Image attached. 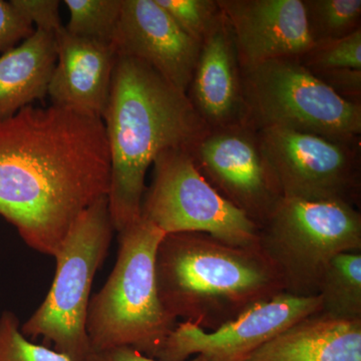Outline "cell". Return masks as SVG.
Segmentation results:
<instances>
[{
    "mask_svg": "<svg viewBox=\"0 0 361 361\" xmlns=\"http://www.w3.org/2000/svg\"><path fill=\"white\" fill-rule=\"evenodd\" d=\"M103 120L27 106L0 121V216L23 242L54 257L85 209L111 186Z\"/></svg>",
    "mask_w": 361,
    "mask_h": 361,
    "instance_id": "1",
    "label": "cell"
},
{
    "mask_svg": "<svg viewBox=\"0 0 361 361\" xmlns=\"http://www.w3.org/2000/svg\"><path fill=\"white\" fill-rule=\"evenodd\" d=\"M111 158L109 207L115 231L141 218L148 169L173 149L190 151L208 132L187 94L148 63L116 56L103 116Z\"/></svg>",
    "mask_w": 361,
    "mask_h": 361,
    "instance_id": "2",
    "label": "cell"
},
{
    "mask_svg": "<svg viewBox=\"0 0 361 361\" xmlns=\"http://www.w3.org/2000/svg\"><path fill=\"white\" fill-rule=\"evenodd\" d=\"M156 280L166 312L205 331L284 291L277 270L258 247L231 245L196 232L164 236Z\"/></svg>",
    "mask_w": 361,
    "mask_h": 361,
    "instance_id": "3",
    "label": "cell"
},
{
    "mask_svg": "<svg viewBox=\"0 0 361 361\" xmlns=\"http://www.w3.org/2000/svg\"><path fill=\"white\" fill-rule=\"evenodd\" d=\"M165 235L142 217L118 233L115 267L87 310L92 351L127 346L154 358L175 329L157 288L156 254Z\"/></svg>",
    "mask_w": 361,
    "mask_h": 361,
    "instance_id": "4",
    "label": "cell"
},
{
    "mask_svg": "<svg viewBox=\"0 0 361 361\" xmlns=\"http://www.w3.org/2000/svg\"><path fill=\"white\" fill-rule=\"evenodd\" d=\"M114 228L108 196L102 197L78 216L56 252L51 289L25 324V337H42L54 350L73 361H85L90 348L87 310L94 275L108 256Z\"/></svg>",
    "mask_w": 361,
    "mask_h": 361,
    "instance_id": "5",
    "label": "cell"
},
{
    "mask_svg": "<svg viewBox=\"0 0 361 361\" xmlns=\"http://www.w3.org/2000/svg\"><path fill=\"white\" fill-rule=\"evenodd\" d=\"M258 248L277 270L284 292L318 296L330 261L361 252V214L348 204L282 198L259 227Z\"/></svg>",
    "mask_w": 361,
    "mask_h": 361,
    "instance_id": "6",
    "label": "cell"
},
{
    "mask_svg": "<svg viewBox=\"0 0 361 361\" xmlns=\"http://www.w3.org/2000/svg\"><path fill=\"white\" fill-rule=\"evenodd\" d=\"M241 71L247 125L254 129L360 137L361 104L338 96L299 59H271Z\"/></svg>",
    "mask_w": 361,
    "mask_h": 361,
    "instance_id": "7",
    "label": "cell"
},
{
    "mask_svg": "<svg viewBox=\"0 0 361 361\" xmlns=\"http://www.w3.org/2000/svg\"><path fill=\"white\" fill-rule=\"evenodd\" d=\"M153 166V180L142 197V219L165 234L204 233L231 245L258 247V226L209 184L189 151L168 149Z\"/></svg>",
    "mask_w": 361,
    "mask_h": 361,
    "instance_id": "8",
    "label": "cell"
},
{
    "mask_svg": "<svg viewBox=\"0 0 361 361\" xmlns=\"http://www.w3.org/2000/svg\"><path fill=\"white\" fill-rule=\"evenodd\" d=\"M258 135L282 198L360 206V137L334 140L276 128Z\"/></svg>",
    "mask_w": 361,
    "mask_h": 361,
    "instance_id": "9",
    "label": "cell"
},
{
    "mask_svg": "<svg viewBox=\"0 0 361 361\" xmlns=\"http://www.w3.org/2000/svg\"><path fill=\"white\" fill-rule=\"evenodd\" d=\"M189 152L209 184L258 227L281 200L258 130L251 126L209 130Z\"/></svg>",
    "mask_w": 361,
    "mask_h": 361,
    "instance_id": "10",
    "label": "cell"
},
{
    "mask_svg": "<svg viewBox=\"0 0 361 361\" xmlns=\"http://www.w3.org/2000/svg\"><path fill=\"white\" fill-rule=\"evenodd\" d=\"M320 310L319 296L287 292L259 301L213 331L189 322L177 323L155 355L161 361H245L260 346L294 323Z\"/></svg>",
    "mask_w": 361,
    "mask_h": 361,
    "instance_id": "11",
    "label": "cell"
},
{
    "mask_svg": "<svg viewBox=\"0 0 361 361\" xmlns=\"http://www.w3.org/2000/svg\"><path fill=\"white\" fill-rule=\"evenodd\" d=\"M111 45L116 56L145 61L187 94L201 44L183 32L156 0H123Z\"/></svg>",
    "mask_w": 361,
    "mask_h": 361,
    "instance_id": "12",
    "label": "cell"
},
{
    "mask_svg": "<svg viewBox=\"0 0 361 361\" xmlns=\"http://www.w3.org/2000/svg\"><path fill=\"white\" fill-rule=\"evenodd\" d=\"M234 37L241 68L301 59L314 45L303 0H218Z\"/></svg>",
    "mask_w": 361,
    "mask_h": 361,
    "instance_id": "13",
    "label": "cell"
},
{
    "mask_svg": "<svg viewBox=\"0 0 361 361\" xmlns=\"http://www.w3.org/2000/svg\"><path fill=\"white\" fill-rule=\"evenodd\" d=\"M187 96L209 130L247 125L238 52L223 13L202 42Z\"/></svg>",
    "mask_w": 361,
    "mask_h": 361,
    "instance_id": "14",
    "label": "cell"
},
{
    "mask_svg": "<svg viewBox=\"0 0 361 361\" xmlns=\"http://www.w3.org/2000/svg\"><path fill=\"white\" fill-rule=\"evenodd\" d=\"M56 63L47 94L52 104L102 118L110 97L116 54L111 44L56 33Z\"/></svg>",
    "mask_w": 361,
    "mask_h": 361,
    "instance_id": "15",
    "label": "cell"
},
{
    "mask_svg": "<svg viewBox=\"0 0 361 361\" xmlns=\"http://www.w3.org/2000/svg\"><path fill=\"white\" fill-rule=\"evenodd\" d=\"M245 361H361V320L316 313L287 327Z\"/></svg>",
    "mask_w": 361,
    "mask_h": 361,
    "instance_id": "16",
    "label": "cell"
},
{
    "mask_svg": "<svg viewBox=\"0 0 361 361\" xmlns=\"http://www.w3.org/2000/svg\"><path fill=\"white\" fill-rule=\"evenodd\" d=\"M56 63V35L35 30L0 56V121L47 94Z\"/></svg>",
    "mask_w": 361,
    "mask_h": 361,
    "instance_id": "17",
    "label": "cell"
},
{
    "mask_svg": "<svg viewBox=\"0 0 361 361\" xmlns=\"http://www.w3.org/2000/svg\"><path fill=\"white\" fill-rule=\"evenodd\" d=\"M318 296L319 314L344 322L361 320V252H344L330 261Z\"/></svg>",
    "mask_w": 361,
    "mask_h": 361,
    "instance_id": "18",
    "label": "cell"
},
{
    "mask_svg": "<svg viewBox=\"0 0 361 361\" xmlns=\"http://www.w3.org/2000/svg\"><path fill=\"white\" fill-rule=\"evenodd\" d=\"M315 44L348 37L361 28V0H303Z\"/></svg>",
    "mask_w": 361,
    "mask_h": 361,
    "instance_id": "19",
    "label": "cell"
},
{
    "mask_svg": "<svg viewBox=\"0 0 361 361\" xmlns=\"http://www.w3.org/2000/svg\"><path fill=\"white\" fill-rule=\"evenodd\" d=\"M71 18L66 30L78 37L111 44L123 0H65Z\"/></svg>",
    "mask_w": 361,
    "mask_h": 361,
    "instance_id": "20",
    "label": "cell"
},
{
    "mask_svg": "<svg viewBox=\"0 0 361 361\" xmlns=\"http://www.w3.org/2000/svg\"><path fill=\"white\" fill-rule=\"evenodd\" d=\"M180 30L202 44L217 25L222 11L218 0H156Z\"/></svg>",
    "mask_w": 361,
    "mask_h": 361,
    "instance_id": "21",
    "label": "cell"
},
{
    "mask_svg": "<svg viewBox=\"0 0 361 361\" xmlns=\"http://www.w3.org/2000/svg\"><path fill=\"white\" fill-rule=\"evenodd\" d=\"M0 361H73L54 349L37 345L21 334L20 322L13 311L0 315Z\"/></svg>",
    "mask_w": 361,
    "mask_h": 361,
    "instance_id": "22",
    "label": "cell"
},
{
    "mask_svg": "<svg viewBox=\"0 0 361 361\" xmlns=\"http://www.w3.org/2000/svg\"><path fill=\"white\" fill-rule=\"evenodd\" d=\"M299 61L311 71L361 70V28L343 39L315 44Z\"/></svg>",
    "mask_w": 361,
    "mask_h": 361,
    "instance_id": "23",
    "label": "cell"
},
{
    "mask_svg": "<svg viewBox=\"0 0 361 361\" xmlns=\"http://www.w3.org/2000/svg\"><path fill=\"white\" fill-rule=\"evenodd\" d=\"M35 26L14 6L0 0V52L4 54L35 32Z\"/></svg>",
    "mask_w": 361,
    "mask_h": 361,
    "instance_id": "24",
    "label": "cell"
},
{
    "mask_svg": "<svg viewBox=\"0 0 361 361\" xmlns=\"http://www.w3.org/2000/svg\"><path fill=\"white\" fill-rule=\"evenodd\" d=\"M14 6L35 25V30L54 33L63 27L58 0H11Z\"/></svg>",
    "mask_w": 361,
    "mask_h": 361,
    "instance_id": "25",
    "label": "cell"
},
{
    "mask_svg": "<svg viewBox=\"0 0 361 361\" xmlns=\"http://www.w3.org/2000/svg\"><path fill=\"white\" fill-rule=\"evenodd\" d=\"M312 73L346 101L361 104V70L332 68Z\"/></svg>",
    "mask_w": 361,
    "mask_h": 361,
    "instance_id": "26",
    "label": "cell"
},
{
    "mask_svg": "<svg viewBox=\"0 0 361 361\" xmlns=\"http://www.w3.org/2000/svg\"><path fill=\"white\" fill-rule=\"evenodd\" d=\"M85 361H161L156 358L142 355L134 348L122 346L104 349V350L92 351ZM186 361H206L200 355H196L192 360Z\"/></svg>",
    "mask_w": 361,
    "mask_h": 361,
    "instance_id": "27",
    "label": "cell"
}]
</instances>
